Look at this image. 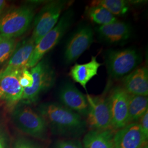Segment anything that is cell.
<instances>
[{"instance_id":"7402d4cb","label":"cell","mask_w":148,"mask_h":148,"mask_svg":"<svg viewBox=\"0 0 148 148\" xmlns=\"http://www.w3.org/2000/svg\"><path fill=\"white\" fill-rule=\"evenodd\" d=\"M16 38L0 35V65L7 63L16 46Z\"/></svg>"},{"instance_id":"9c48e42d","label":"cell","mask_w":148,"mask_h":148,"mask_svg":"<svg viewBox=\"0 0 148 148\" xmlns=\"http://www.w3.org/2000/svg\"><path fill=\"white\" fill-rule=\"evenodd\" d=\"M94 40L92 28L88 25H83L72 34L65 45L64 60L66 64L75 62L89 49Z\"/></svg>"},{"instance_id":"7a4b0ae2","label":"cell","mask_w":148,"mask_h":148,"mask_svg":"<svg viewBox=\"0 0 148 148\" xmlns=\"http://www.w3.org/2000/svg\"><path fill=\"white\" fill-rule=\"evenodd\" d=\"M11 114V120L21 132L40 140L47 138L48 126L43 117L27 104L16 106Z\"/></svg>"},{"instance_id":"5b68a950","label":"cell","mask_w":148,"mask_h":148,"mask_svg":"<svg viewBox=\"0 0 148 148\" xmlns=\"http://www.w3.org/2000/svg\"><path fill=\"white\" fill-rule=\"evenodd\" d=\"M73 18L74 13L71 10H68L64 13L56 25L36 45L27 64V69H31L35 66L59 42L71 26Z\"/></svg>"},{"instance_id":"d4e9b609","label":"cell","mask_w":148,"mask_h":148,"mask_svg":"<svg viewBox=\"0 0 148 148\" xmlns=\"http://www.w3.org/2000/svg\"><path fill=\"white\" fill-rule=\"evenodd\" d=\"M13 148H39L30 140L23 137L18 138L13 144Z\"/></svg>"},{"instance_id":"9a60e30c","label":"cell","mask_w":148,"mask_h":148,"mask_svg":"<svg viewBox=\"0 0 148 148\" xmlns=\"http://www.w3.org/2000/svg\"><path fill=\"white\" fill-rule=\"evenodd\" d=\"M122 84L129 95L148 97V68L144 66L134 70L123 77Z\"/></svg>"},{"instance_id":"484cf974","label":"cell","mask_w":148,"mask_h":148,"mask_svg":"<svg viewBox=\"0 0 148 148\" xmlns=\"http://www.w3.org/2000/svg\"><path fill=\"white\" fill-rule=\"evenodd\" d=\"M0 148H9L7 132L4 123L0 120Z\"/></svg>"},{"instance_id":"6da1fadb","label":"cell","mask_w":148,"mask_h":148,"mask_svg":"<svg viewBox=\"0 0 148 148\" xmlns=\"http://www.w3.org/2000/svg\"><path fill=\"white\" fill-rule=\"evenodd\" d=\"M37 110L54 134L77 137L86 130L87 124L82 116L60 103H43L38 106Z\"/></svg>"},{"instance_id":"277c9868","label":"cell","mask_w":148,"mask_h":148,"mask_svg":"<svg viewBox=\"0 0 148 148\" xmlns=\"http://www.w3.org/2000/svg\"><path fill=\"white\" fill-rule=\"evenodd\" d=\"M142 60L141 54L132 48L110 49L107 51L105 54L108 73L114 79L124 77L131 73Z\"/></svg>"},{"instance_id":"ffe728a7","label":"cell","mask_w":148,"mask_h":148,"mask_svg":"<svg viewBox=\"0 0 148 148\" xmlns=\"http://www.w3.org/2000/svg\"><path fill=\"white\" fill-rule=\"evenodd\" d=\"M86 14L91 21L99 26L106 25L117 21V18L104 8L99 5L88 6Z\"/></svg>"},{"instance_id":"8fae6325","label":"cell","mask_w":148,"mask_h":148,"mask_svg":"<svg viewBox=\"0 0 148 148\" xmlns=\"http://www.w3.org/2000/svg\"><path fill=\"white\" fill-rule=\"evenodd\" d=\"M22 70L0 71V100L9 109H13L21 101L23 88L19 77Z\"/></svg>"},{"instance_id":"d6986e66","label":"cell","mask_w":148,"mask_h":148,"mask_svg":"<svg viewBox=\"0 0 148 148\" xmlns=\"http://www.w3.org/2000/svg\"><path fill=\"white\" fill-rule=\"evenodd\" d=\"M148 111V97L129 95L128 123L137 122Z\"/></svg>"},{"instance_id":"ac0fdd59","label":"cell","mask_w":148,"mask_h":148,"mask_svg":"<svg viewBox=\"0 0 148 148\" xmlns=\"http://www.w3.org/2000/svg\"><path fill=\"white\" fill-rule=\"evenodd\" d=\"M112 129L104 131L90 130L82 140L84 148H115Z\"/></svg>"},{"instance_id":"603a6c76","label":"cell","mask_w":148,"mask_h":148,"mask_svg":"<svg viewBox=\"0 0 148 148\" xmlns=\"http://www.w3.org/2000/svg\"><path fill=\"white\" fill-rule=\"evenodd\" d=\"M53 148H84V147L79 140L71 139L58 140L54 143Z\"/></svg>"},{"instance_id":"f1b7e54d","label":"cell","mask_w":148,"mask_h":148,"mask_svg":"<svg viewBox=\"0 0 148 148\" xmlns=\"http://www.w3.org/2000/svg\"><path fill=\"white\" fill-rule=\"evenodd\" d=\"M148 148V143L146 144H145L144 146H143L142 148Z\"/></svg>"},{"instance_id":"4316f807","label":"cell","mask_w":148,"mask_h":148,"mask_svg":"<svg viewBox=\"0 0 148 148\" xmlns=\"http://www.w3.org/2000/svg\"><path fill=\"white\" fill-rule=\"evenodd\" d=\"M137 122L144 133L148 137V111L139 119Z\"/></svg>"},{"instance_id":"3957f363","label":"cell","mask_w":148,"mask_h":148,"mask_svg":"<svg viewBox=\"0 0 148 148\" xmlns=\"http://www.w3.org/2000/svg\"><path fill=\"white\" fill-rule=\"evenodd\" d=\"M34 16L32 5L10 9L0 16V35L14 38L21 36L29 28Z\"/></svg>"},{"instance_id":"4fadbf2b","label":"cell","mask_w":148,"mask_h":148,"mask_svg":"<svg viewBox=\"0 0 148 148\" xmlns=\"http://www.w3.org/2000/svg\"><path fill=\"white\" fill-rule=\"evenodd\" d=\"M58 96L62 105L82 116H87L89 109L87 98L73 84H64L59 90Z\"/></svg>"},{"instance_id":"5bb4252c","label":"cell","mask_w":148,"mask_h":148,"mask_svg":"<svg viewBox=\"0 0 148 148\" xmlns=\"http://www.w3.org/2000/svg\"><path fill=\"white\" fill-rule=\"evenodd\" d=\"M96 31L99 38L110 44H117L128 40L132 34L131 25L124 21H117L99 26Z\"/></svg>"},{"instance_id":"8992f818","label":"cell","mask_w":148,"mask_h":148,"mask_svg":"<svg viewBox=\"0 0 148 148\" xmlns=\"http://www.w3.org/2000/svg\"><path fill=\"white\" fill-rule=\"evenodd\" d=\"M33 84L31 87L23 89L21 102L24 104L35 103L40 95L50 90L56 81V73L47 59H42L31 68Z\"/></svg>"},{"instance_id":"83f0119b","label":"cell","mask_w":148,"mask_h":148,"mask_svg":"<svg viewBox=\"0 0 148 148\" xmlns=\"http://www.w3.org/2000/svg\"><path fill=\"white\" fill-rule=\"evenodd\" d=\"M6 5V2L4 0H0V14L3 12Z\"/></svg>"},{"instance_id":"52a82bcc","label":"cell","mask_w":148,"mask_h":148,"mask_svg":"<svg viewBox=\"0 0 148 148\" xmlns=\"http://www.w3.org/2000/svg\"><path fill=\"white\" fill-rule=\"evenodd\" d=\"M68 2L64 0L52 1L43 7L34 18L32 38L36 45L45 35L56 25Z\"/></svg>"},{"instance_id":"cb8c5ba5","label":"cell","mask_w":148,"mask_h":148,"mask_svg":"<svg viewBox=\"0 0 148 148\" xmlns=\"http://www.w3.org/2000/svg\"><path fill=\"white\" fill-rule=\"evenodd\" d=\"M33 82V77L30 71L27 69H23L19 77V82L21 87L23 89L30 88L32 86Z\"/></svg>"},{"instance_id":"44dd1931","label":"cell","mask_w":148,"mask_h":148,"mask_svg":"<svg viewBox=\"0 0 148 148\" xmlns=\"http://www.w3.org/2000/svg\"><path fill=\"white\" fill-rule=\"evenodd\" d=\"M130 4L129 1L124 0H95L92 1L90 5L101 6L115 16L127 13Z\"/></svg>"},{"instance_id":"ba28073f","label":"cell","mask_w":148,"mask_h":148,"mask_svg":"<svg viewBox=\"0 0 148 148\" xmlns=\"http://www.w3.org/2000/svg\"><path fill=\"white\" fill-rule=\"evenodd\" d=\"M89 109L87 124L90 130L104 131L112 129L111 114L108 95H86Z\"/></svg>"},{"instance_id":"7c38bea8","label":"cell","mask_w":148,"mask_h":148,"mask_svg":"<svg viewBox=\"0 0 148 148\" xmlns=\"http://www.w3.org/2000/svg\"><path fill=\"white\" fill-rule=\"evenodd\" d=\"M148 137L144 133L138 122L128 123L115 132V148H140L148 143Z\"/></svg>"},{"instance_id":"2e32d148","label":"cell","mask_w":148,"mask_h":148,"mask_svg":"<svg viewBox=\"0 0 148 148\" xmlns=\"http://www.w3.org/2000/svg\"><path fill=\"white\" fill-rule=\"evenodd\" d=\"M35 46L31 37L17 43L14 52L2 70L10 71L27 69V64Z\"/></svg>"},{"instance_id":"e0dca14e","label":"cell","mask_w":148,"mask_h":148,"mask_svg":"<svg viewBox=\"0 0 148 148\" xmlns=\"http://www.w3.org/2000/svg\"><path fill=\"white\" fill-rule=\"evenodd\" d=\"M101 65L97 60L96 56H92L89 62L84 64H75L70 71V76L76 83L86 89L87 83L98 74V69Z\"/></svg>"},{"instance_id":"30bf717a","label":"cell","mask_w":148,"mask_h":148,"mask_svg":"<svg viewBox=\"0 0 148 148\" xmlns=\"http://www.w3.org/2000/svg\"><path fill=\"white\" fill-rule=\"evenodd\" d=\"M111 114V128L117 131L128 124L129 94L122 86H116L108 95Z\"/></svg>"}]
</instances>
